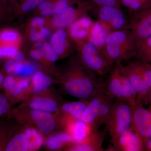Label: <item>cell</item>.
I'll use <instances>...</instances> for the list:
<instances>
[{"label": "cell", "mask_w": 151, "mask_h": 151, "mask_svg": "<svg viewBox=\"0 0 151 151\" xmlns=\"http://www.w3.org/2000/svg\"><path fill=\"white\" fill-rule=\"evenodd\" d=\"M121 70L128 78L137 93V102L143 105L149 103L150 88L143 79L141 61L130 60L127 65H122Z\"/></svg>", "instance_id": "7"}, {"label": "cell", "mask_w": 151, "mask_h": 151, "mask_svg": "<svg viewBox=\"0 0 151 151\" xmlns=\"http://www.w3.org/2000/svg\"><path fill=\"white\" fill-rule=\"evenodd\" d=\"M3 58L12 59L19 48L14 46L1 47Z\"/></svg>", "instance_id": "39"}, {"label": "cell", "mask_w": 151, "mask_h": 151, "mask_svg": "<svg viewBox=\"0 0 151 151\" xmlns=\"http://www.w3.org/2000/svg\"><path fill=\"white\" fill-rule=\"evenodd\" d=\"M30 83V80L28 77L17 79L16 86L13 91L7 97L9 100L10 99L12 101L14 99H16L17 97L25 92L29 87Z\"/></svg>", "instance_id": "31"}, {"label": "cell", "mask_w": 151, "mask_h": 151, "mask_svg": "<svg viewBox=\"0 0 151 151\" xmlns=\"http://www.w3.org/2000/svg\"><path fill=\"white\" fill-rule=\"evenodd\" d=\"M65 126L66 132L71 136L73 144L82 142L92 133L91 127L81 119L71 120Z\"/></svg>", "instance_id": "16"}, {"label": "cell", "mask_w": 151, "mask_h": 151, "mask_svg": "<svg viewBox=\"0 0 151 151\" xmlns=\"http://www.w3.org/2000/svg\"><path fill=\"white\" fill-rule=\"evenodd\" d=\"M29 150V143L25 133H18L13 135L6 146L5 151Z\"/></svg>", "instance_id": "25"}, {"label": "cell", "mask_w": 151, "mask_h": 151, "mask_svg": "<svg viewBox=\"0 0 151 151\" xmlns=\"http://www.w3.org/2000/svg\"><path fill=\"white\" fill-rule=\"evenodd\" d=\"M30 114L33 121L42 134H48L54 130L56 124L52 113L32 110Z\"/></svg>", "instance_id": "18"}, {"label": "cell", "mask_w": 151, "mask_h": 151, "mask_svg": "<svg viewBox=\"0 0 151 151\" xmlns=\"http://www.w3.org/2000/svg\"><path fill=\"white\" fill-rule=\"evenodd\" d=\"M33 92L40 93L48 89L52 84V79L41 71H37L32 76Z\"/></svg>", "instance_id": "26"}, {"label": "cell", "mask_w": 151, "mask_h": 151, "mask_svg": "<svg viewBox=\"0 0 151 151\" xmlns=\"http://www.w3.org/2000/svg\"><path fill=\"white\" fill-rule=\"evenodd\" d=\"M141 68L143 79L150 89H151V64L149 63L141 61Z\"/></svg>", "instance_id": "36"}, {"label": "cell", "mask_w": 151, "mask_h": 151, "mask_svg": "<svg viewBox=\"0 0 151 151\" xmlns=\"http://www.w3.org/2000/svg\"><path fill=\"white\" fill-rule=\"evenodd\" d=\"M137 60L151 63V36L137 46Z\"/></svg>", "instance_id": "29"}, {"label": "cell", "mask_w": 151, "mask_h": 151, "mask_svg": "<svg viewBox=\"0 0 151 151\" xmlns=\"http://www.w3.org/2000/svg\"><path fill=\"white\" fill-rule=\"evenodd\" d=\"M17 82V78H15L14 76L8 74L5 76L3 87L5 91L6 97L8 96L13 91L16 86Z\"/></svg>", "instance_id": "34"}, {"label": "cell", "mask_w": 151, "mask_h": 151, "mask_svg": "<svg viewBox=\"0 0 151 151\" xmlns=\"http://www.w3.org/2000/svg\"><path fill=\"white\" fill-rule=\"evenodd\" d=\"M82 65L97 76L109 74L113 65H111L99 49L88 40L73 41Z\"/></svg>", "instance_id": "3"}, {"label": "cell", "mask_w": 151, "mask_h": 151, "mask_svg": "<svg viewBox=\"0 0 151 151\" xmlns=\"http://www.w3.org/2000/svg\"><path fill=\"white\" fill-rule=\"evenodd\" d=\"M29 54L31 57L38 61L43 62L44 63L47 61L41 50L33 47L30 50Z\"/></svg>", "instance_id": "41"}, {"label": "cell", "mask_w": 151, "mask_h": 151, "mask_svg": "<svg viewBox=\"0 0 151 151\" xmlns=\"http://www.w3.org/2000/svg\"><path fill=\"white\" fill-rule=\"evenodd\" d=\"M3 58V57L2 54L1 49V47L0 46V62H1Z\"/></svg>", "instance_id": "45"}, {"label": "cell", "mask_w": 151, "mask_h": 151, "mask_svg": "<svg viewBox=\"0 0 151 151\" xmlns=\"http://www.w3.org/2000/svg\"><path fill=\"white\" fill-rule=\"evenodd\" d=\"M80 0H55L53 10L55 15L61 13L70 7L76 4Z\"/></svg>", "instance_id": "33"}, {"label": "cell", "mask_w": 151, "mask_h": 151, "mask_svg": "<svg viewBox=\"0 0 151 151\" xmlns=\"http://www.w3.org/2000/svg\"><path fill=\"white\" fill-rule=\"evenodd\" d=\"M93 4L95 6H110L121 7L120 0H85Z\"/></svg>", "instance_id": "38"}, {"label": "cell", "mask_w": 151, "mask_h": 151, "mask_svg": "<svg viewBox=\"0 0 151 151\" xmlns=\"http://www.w3.org/2000/svg\"><path fill=\"white\" fill-rule=\"evenodd\" d=\"M11 59L14 60L19 62H23L25 61V55L23 52L19 50Z\"/></svg>", "instance_id": "42"}, {"label": "cell", "mask_w": 151, "mask_h": 151, "mask_svg": "<svg viewBox=\"0 0 151 151\" xmlns=\"http://www.w3.org/2000/svg\"><path fill=\"white\" fill-rule=\"evenodd\" d=\"M14 131L13 125L6 122H0V151H4Z\"/></svg>", "instance_id": "30"}, {"label": "cell", "mask_w": 151, "mask_h": 151, "mask_svg": "<svg viewBox=\"0 0 151 151\" xmlns=\"http://www.w3.org/2000/svg\"><path fill=\"white\" fill-rule=\"evenodd\" d=\"M7 1H8L9 3H12L16 1V0H7Z\"/></svg>", "instance_id": "46"}, {"label": "cell", "mask_w": 151, "mask_h": 151, "mask_svg": "<svg viewBox=\"0 0 151 151\" xmlns=\"http://www.w3.org/2000/svg\"><path fill=\"white\" fill-rule=\"evenodd\" d=\"M94 24L87 16L79 19L67 28L73 41L87 40L92 33Z\"/></svg>", "instance_id": "15"}, {"label": "cell", "mask_w": 151, "mask_h": 151, "mask_svg": "<svg viewBox=\"0 0 151 151\" xmlns=\"http://www.w3.org/2000/svg\"><path fill=\"white\" fill-rule=\"evenodd\" d=\"M10 107V104L7 97L0 94V117L8 113Z\"/></svg>", "instance_id": "40"}, {"label": "cell", "mask_w": 151, "mask_h": 151, "mask_svg": "<svg viewBox=\"0 0 151 151\" xmlns=\"http://www.w3.org/2000/svg\"><path fill=\"white\" fill-rule=\"evenodd\" d=\"M9 14L8 1L7 0H0V27L5 22Z\"/></svg>", "instance_id": "37"}, {"label": "cell", "mask_w": 151, "mask_h": 151, "mask_svg": "<svg viewBox=\"0 0 151 151\" xmlns=\"http://www.w3.org/2000/svg\"><path fill=\"white\" fill-rule=\"evenodd\" d=\"M25 134L29 143V150L34 151L40 148L43 144V138L40 133L34 128H28Z\"/></svg>", "instance_id": "28"}, {"label": "cell", "mask_w": 151, "mask_h": 151, "mask_svg": "<svg viewBox=\"0 0 151 151\" xmlns=\"http://www.w3.org/2000/svg\"><path fill=\"white\" fill-rule=\"evenodd\" d=\"M122 73V84L120 100L126 101L133 106L137 103V92L128 78Z\"/></svg>", "instance_id": "24"}, {"label": "cell", "mask_w": 151, "mask_h": 151, "mask_svg": "<svg viewBox=\"0 0 151 151\" xmlns=\"http://www.w3.org/2000/svg\"><path fill=\"white\" fill-rule=\"evenodd\" d=\"M88 102V100H81L63 104L61 109L63 113L64 124L73 119H81V115Z\"/></svg>", "instance_id": "19"}, {"label": "cell", "mask_w": 151, "mask_h": 151, "mask_svg": "<svg viewBox=\"0 0 151 151\" xmlns=\"http://www.w3.org/2000/svg\"><path fill=\"white\" fill-rule=\"evenodd\" d=\"M108 62L112 65L136 58L137 48L132 33L127 29L113 31L105 37L101 49Z\"/></svg>", "instance_id": "2"}, {"label": "cell", "mask_w": 151, "mask_h": 151, "mask_svg": "<svg viewBox=\"0 0 151 151\" xmlns=\"http://www.w3.org/2000/svg\"><path fill=\"white\" fill-rule=\"evenodd\" d=\"M132 129L146 145L151 134V113L143 105L137 103L132 106Z\"/></svg>", "instance_id": "9"}, {"label": "cell", "mask_w": 151, "mask_h": 151, "mask_svg": "<svg viewBox=\"0 0 151 151\" xmlns=\"http://www.w3.org/2000/svg\"><path fill=\"white\" fill-rule=\"evenodd\" d=\"M91 12L93 16L101 24L111 31L128 29V17L124 13L122 7L94 6Z\"/></svg>", "instance_id": "5"}, {"label": "cell", "mask_w": 151, "mask_h": 151, "mask_svg": "<svg viewBox=\"0 0 151 151\" xmlns=\"http://www.w3.org/2000/svg\"><path fill=\"white\" fill-rule=\"evenodd\" d=\"M112 144L113 151H140L146 149L132 127Z\"/></svg>", "instance_id": "12"}, {"label": "cell", "mask_w": 151, "mask_h": 151, "mask_svg": "<svg viewBox=\"0 0 151 151\" xmlns=\"http://www.w3.org/2000/svg\"><path fill=\"white\" fill-rule=\"evenodd\" d=\"M121 6L128 9L129 13H135L151 8V0H120Z\"/></svg>", "instance_id": "27"}, {"label": "cell", "mask_w": 151, "mask_h": 151, "mask_svg": "<svg viewBox=\"0 0 151 151\" xmlns=\"http://www.w3.org/2000/svg\"><path fill=\"white\" fill-rule=\"evenodd\" d=\"M41 50L47 62L53 63L59 58L58 54L50 42L44 41Z\"/></svg>", "instance_id": "32"}, {"label": "cell", "mask_w": 151, "mask_h": 151, "mask_svg": "<svg viewBox=\"0 0 151 151\" xmlns=\"http://www.w3.org/2000/svg\"><path fill=\"white\" fill-rule=\"evenodd\" d=\"M48 23V17L37 16L31 19L26 30V35L30 41L35 43L47 38L51 34Z\"/></svg>", "instance_id": "10"}, {"label": "cell", "mask_w": 151, "mask_h": 151, "mask_svg": "<svg viewBox=\"0 0 151 151\" xmlns=\"http://www.w3.org/2000/svg\"><path fill=\"white\" fill-rule=\"evenodd\" d=\"M107 128L102 131H96L89 135L86 139L79 144H71L66 149L70 151H103V144L105 140Z\"/></svg>", "instance_id": "13"}, {"label": "cell", "mask_w": 151, "mask_h": 151, "mask_svg": "<svg viewBox=\"0 0 151 151\" xmlns=\"http://www.w3.org/2000/svg\"><path fill=\"white\" fill-rule=\"evenodd\" d=\"M47 148L52 150H57L62 148L65 145L56 134L49 137L45 142Z\"/></svg>", "instance_id": "35"}, {"label": "cell", "mask_w": 151, "mask_h": 151, "mask_svg": "<svg viewBox=\"0 0 151 151\" xmlns=\"http://www.w3.org/2000/svg\"><path fill=\"white\" fill-rule=\"evenodd\" d=\"M24 1V0H21V1Z\"/></svg>", "instance_id": "47"}, {"label": "cell", "mask_w": 151, "mask_h": 151, "mask_svg": "<svg viewBox=\"0 0 151 151\" xmlns=\"http://www.w3.org/2000/svg\"><path fill=\"white\" fill-rule=\"evenodd\" d=\"M105 91L100 92L89 100L84 109L81 119L91 127L92 132H95V126Z\"/></svg>", "instance_id": "14"}, {"label": "cell", "mask_w": 151, "mask_h": 151, "mask_svg": "<svg viewBox=\"0 0 151 151\" xmlns=\"http://www.w3.org/2000/svg\"><path fill=\"white\" fill-rule=\"evenodd\" d=\"M45 0H24L18 3L16 1L9 3V14L20 16L33 11Z\"/></svg>", "instance_id": "22"}, {"label": "cell", "mask_w": 151, "mask_h": 151, "mask_svg": "<svg viewBox=\"0 0 151 151\" xmlns=\"http://www.w3.org/2000/svg\"><path fill=\"white\" fill-rule=\"evenodd\" d=\"M132 107L124 100H115L106 128L111 138V143L128 131L132 126Z\"/></svg>", "instance_id": "4"}, {"label": "cell", "mask_w": 151, "mask_h": 151, "mask_svg": "<svg viewBox=\"0 0 151 151\" xmlns=\"http://www.w3.org/2000/svg\"><path fill=\"white\" fill-rule=\"evenodd\" d=\"M128 29L132 33L136 45L151 36V8L135 13H129Z\"/></svg>", "instance_id": "8"}, {"label": "cell", "mask_w": 151, "mask_h": 151, "mask_svg": "<svg viewBox=\"0 0 151 151\" xmlns=\"http://www.w3.org/2000/svg\"><path fill=\"white\" fill-rule=\"evenodd\" d=\"M50 43L59 58L68 56L75 49V43L65 29H56L52 35Z\"/></svg>", "instance_id": "11"}, {"label": "cell", "mask_w": 151, "mask_h": 151, "mask_svg": "<svg viewBox=\"0 0 151 151\" xmlns=\"http://www.w3.org/2000/svg\"><path fill=\"white\" fill-rule=\"evenodd\" d=\"M122 63H116L113 65L109 73L108 82L105 84V92L115 98L120 100L122 84Z\"/></svg>", "instance_id": "17"}, {"label": "cell", "mask_w": 151, "mask_h": 151, "mask_svg": "<svg viewBox=\"0 0 151 151\" xmlns=\"http://www.w3.org/2000/svg\"><path fill=\"white\" fill-rule=\"evenodd\" d=\"M32 110H37L52 113L57 111L58 105L55 100L49 98L37 97L34 98L29 104Z\"/></svg>", "instance_id": "23"}, {"label": "cell", "mask_w": 151, "mask_h": 151, "mask_svg": "<svg viewBox=\"0 0 151 151\" xmlns=\"http://www.w3.org/2000/svg\"><path fill=\"white\" fill-rule=\"evenodd\" d=\"M148 102L149 103H151V89H150V92H149L148 96Z\"/></svg>", "instance_id": "44"}, {"label": "cell", "mask_w": 151, "mask_h": 151, "mask_svg": "<svg viewBox=\"0 0 151 151\" xmlns=\"http://www.w3.org/2000/svg\"><path fill=\"white\" fill-rule=\"evenodd\" d=\"M22 38L18 31L12 28L5 27L0 29V46H14L20 48Z\"/></svg>", "instance_id": "20"}, {"label": "cell", "mask_w": 151, "mask_h": 151, "mask_svg": "<svg viewBox=\"0 0 151 151\" xmlns=\"http://www.w3.org/2000/svg\"><path fill=\"white\" fill-rule=\"evenodd\" d=\"M94 5L85 0H80L76 6L70 7L61 13L55 15L49 19L48 27L51 29H65L83 17L87 16Z\"/></svg>", "instance_id": "6"}, {"label": "cell", "mask_w": 151, "mask_h": 151, "mask_svg": "<svg viewBox=\"0 0 151 151\" xmlns=\"http://www.w3.org/2000/svg\"><path fill=\"white\" fill-rule=\"evenodd\" d=\"M4 78L5 76L4 74L0 71V88L3 87V83H4Z\"/></svg>", "instance_id": "43"}, {"label": "cell", "mask_w": 151, "mask_h": 151, "mask_svg": "<svg viewBox=\"0 0 151 151\" xmlns=\"http://www.w3.org/2000/svg\"><path fill=\"white\" fill-rule=\"evenodd\" d=\"M65 92L70 96L89 101L105 90V84L97 75L84 67L79 61H73L62 78Z\"/></svg>", "instance_id": "1"}, {"label": "cell", "mask_w": 151, "mask_h": 151, "mask_svg": "<svg viewBox=\"0 0 151 151\" xmlns=\"http://www.w3.org/2000/svg\"><path fill=\"white\" fill-rule=\"evenodd\" d=\"M115 100V98L105 92L95 126V132L99 130L100 127L107 124Z\"/></svg>", "instance_id": "21"}]
</instances>
